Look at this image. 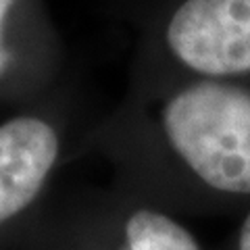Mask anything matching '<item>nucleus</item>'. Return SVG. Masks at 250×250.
I'll use <instances>...</instances> for the list:
<instances>
[{
	"label": "nucleus",
	"instance_id": "nucleus-1",
	"mask_svg": "<svg viewBox=\"0 0 250 250\" xmlns=\"http://www.w3.org/2000/svg\"><path fill=\"white\" fill-rule=\"evenodd\" d=\"M163 121L171 146L202 182L250 194V92L196 83L169 100Z\"/></svg>",
	"mask_w": 250,
	"mask_h": 250
},
{
	"label": "nucleus",
	"instance_id": "nucleus-3",
	"mask_svg": "<svg viewBox=\"0 0 250 250\" xmlns=\"http://www.w3.org/2000/svg\"><path fill=\"white\" fill-rule=\"evenodd\" d=\"M57 154L59 138L48 123L19 117L0 125V223L38 196Z\"/></svg>",
	"mask_w": 250,
	"mask_h": 250
},
{
	"label": "nucleus",
	"instance_id": "nucleus-2",
	"mask_svg": "<svg viewBox=\"0 0 250 250\" xmlns=\"http://www.w3.org/2000/svg\"><path fill=\"white\" fill-rule=\"evenodd\" d=\"M167 42L198 73L250 71V0H186L169 21Z\"/></svg>",
	"mask_w": 250,
	"mask_h": 250
},
{
	"label": "nucleus",
	"instance_id": "nucleus-6",
	"mask_svg": "<svg viewBox=\"0 0 250 250\" xmlns=\"http://www.w3.org/2000/svg\"><path fill=\"white\" fill-rule=\"evenodd\" d=\"M11 4H13V0H0V27H2V19H4V15L9 13ZM0 65H2V61H0Z\"/></svg>",
	"mask_w": 250,
	"mask_h": 250
},
{
	"label": "nucleus",
	"instance_id": "nucleus-5",
	"mask_svg": "<svg viewBox=\"0 0 250 250\" xmlns=\"http://www.w3.org/2000/svg\"><path fill=\"white\" fill-rule=\"evenodd\" d=\"M240 250H250V215L240 229Z\"/></svg>",
	"mask_w": 250,
	"mask_h": 250
},
{
	"label": "nucleus",
	"instance_id": "nucleus-4",
	"mask_svg": "<svg viewBox=\"0 0 250 250\" xmlns=\"http://www.w3.org/2000/svg\"><path fill=\"white\" fill-rule=\"evenodd\" d=\"M129 250H200L198 242L167 215L156 210H136L125 225Z\"/></svg>",
	"mask_w": 250,
	"mask_h": 250
}]
</instances>
